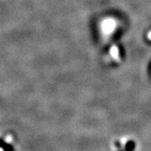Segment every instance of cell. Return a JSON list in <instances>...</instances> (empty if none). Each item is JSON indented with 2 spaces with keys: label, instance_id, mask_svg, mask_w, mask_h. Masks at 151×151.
Returning a JSON list of instances; mask_svg holds the SVG:
<instances>
[{
  "label": "cell",
  "instance_id": "1",
  "mask_svg": "<svg viewBox=\"0 0 151 151\" xmlns=\"http://www.w3.org/2000/svg\"><path fill=\"white\" fill-rule=\"evenodd\" d=\"M113 23H110L109 20H107L106 23H104L103 24V29H104V31H106L107 33H109L110 31H112L111 29H113Z\"/></svg>",
  "mask_w": 151,
  "mask_h": 151
},
{
  "label": "cell",
  "instance_id": "2",
  "mask_svg": "<svg viewBox=\"0 0 151 151\" xmlns=\"http://www.w3.org/2000/svg\"><path fill=\"white\" fill-rule=\"evenodd\" d=\"M12 140V139H11V136H8L7 138L5 139V141L6 142H11Z\"/></svg>",
  "mask_w": 151,
  "mask_h": 151
},
{
  "label": "cell",
  "instance_id": "3",
  "mask_svg": "<svg viewBox=\"0 0 151 151\" xmlns=\"http://www.w3.org/2000/svg\"><path fill=\"white\" fill-rule=\"evenodd\" d=\"M0 151H3V149H2V148H0Z\"/></svg>",
  "mask_w": 151,
  "mask_h": 151
}]
</instances>
